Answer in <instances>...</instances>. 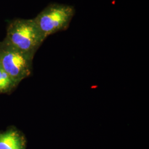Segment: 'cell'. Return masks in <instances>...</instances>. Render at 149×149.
<instances>
[{
  "instance_id": "cell-3",
  "label": "cell",
  "mask_w": 149,
  "mask_h": 149,
  "mask_svg": "<svg viewBox=\"0 0 149 149\" xmlns=\"http://www.w3.org/2000/svg\"><path fill=\"white\" fill-rule=\"evenodd\" d=\"M33 57L4 42L0 44V66L13 82L23 79L30 74Z\"/></svg>"
},
{
  "instance_id": "cell-1",
  "label": "cell",
  "mask_w": 149,
  "mask_h": 149,
  "mask_svg": "<svg viewBox=\"0 0 149 149\" xmlns=\"http://www.w3.org/2000/svg\"><path fill=\"white\" fill-rule=\"evenodd\" d=\"M45 40L34 19L17 18L8 23L3 42L22 53L33 56Z\"/></svg>"
},
{
  "instance_id": "cell-5",
  "label": "cell",
  "mask_w": 149,
  "mask_h": 149,
  "mask_svg": "<svg viewBox=\"0 0 149 149\" xmlns=\"http://www.w3.org/2000/svg\"><path fill=\"white\" fill-rule=\"evenodd\" d=\"M13 84L9 75L0 66V91L8 88Z\"/></svg>"
},
{
  "instance_id": "cell-4",
  "label": "cell",
  "mask_w": 149,
  "mask_h": 149,
  "mask_svg": "<svg viewBox=\"0 0 149 149\" xmlns=\"http://www.w3.org/2000/svg\"><path fill=\"white\" fill-rule=\"evenodd\" d=\"M24 142L16 132L10 131L0 135V149H23Z\"/></svg>"
},
{
  "instance_id": "cell-2",
  "label": "cell",
  "mask_w": 149,
  "mask_h": 149,
  "mask_svg": "<svg viewBox=\"0 0 149 149\" xmlns=\"http://www.w3.org/2000/svg\"><path fill=\"white\" fill-rule=\"evenodd\" d=\"M75 14L72 6L53 3L47 6L34 19L46 39L68 28Z\"/></svg>"
}]
</instances>
